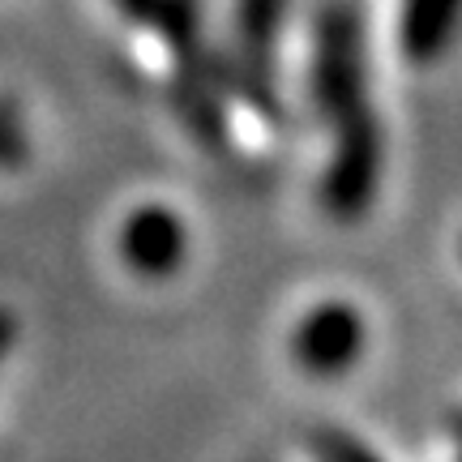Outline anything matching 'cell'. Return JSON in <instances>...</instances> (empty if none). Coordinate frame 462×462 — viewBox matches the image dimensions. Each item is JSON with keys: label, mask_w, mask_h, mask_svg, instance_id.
Returning <instances> with one entry per match:
<instances>
[{"label": "cell", "mask_w": 462, "mask_h": 462, "mask_svg": "<svg viewBox=\"0 0 462 462\" xmlns=\"http://www.w3.org/2000/svg\"><path fill=\"white\" fill-rule=\"evenodd\" d=\"M313 103L326 120H343L364 103V43L360 22L351 9L334 5L317 22V60H313Z\"/></svg>", "instance_id": "2"}, {"label": "cell", "mask_w": 462, "mask_h": 462, "mask_svg": "<svg viewBox=\"0 0 462 462\" xmlns=\"http://www.w3.org/2000/svg\"><path fill=\"white\" fill-rule=\"evenodd\" d=\"M17 137H14V129H9V125H0V159H14L17 154Z\"/></svg>", "instance_id": "11"}, {"label": "cell", "mask_w": 462, "mask_h": 462, "mask_svg": "<svg viewBox=\"0 0 462 462\" xmlns=\"http://www.w3.org/2000/svg\"><path fill=\"white\" fill-rule=\"evenodd\" d=\"M184 253H189V231H184L180 215H171L167 206H142V210H133L125 231H120V257L142 279H167V274H176Z\"/></svg>", "instance_id": "4"}, {"label": "cell", "mask_w": 462, "mask_h": 462, "mask_svg": "<svg viewBox=\"0 0 462 462\" xmlns=\"http://www.w3.org/2000/svg\"><path fill=\"white\" fill-rule=\"evenodd\" d=\"M317 454H321V462H377L360 441H351L346 432H321L317 437Z\"/></svg>", "instance_id": "9"}, {"label": "cell", "mask_w": 462, "mask_h": 462, "mask_svg": "<svg viewBox=\"0 0 462 462\" xmlns=\"http://www.w3.org/2000/svg\"><path fill=\"white\" fill-rule=\"evenodd\" d=\"M462 22V0H402V22H398V39H402V56L411 65H432L441 60L446 48L454 43Z\"/></svg>", "instance_id": "6"}, {"label": "cell", "mask_w": 462, "mask_h": 462, "mask_svg": "<svg viewBox=\"0 0 462 462\" xmlns=\"http://www.w3.org/2000/svg\"><path fill=\"white\" fill-rule=\"evenodd\" d=\"M458 462H462V458H458Z\"/></svg>", "instance_id": "13"}, {"label": "cell", "mask_w": 462, "mask_h": 462, "mask_svg": "<svg viewBox=\"0 0 462 462\" xmlns=\"http://www.w3.org/2000/svg\"><path fill=\"white\" fill-rule=\"evenodd\" d=\"M9 338H14V321L0 313V356H5V346H9Z\"/></svg>", "instance_id": "12"}, {"label": "cell", "mask_w": 462, "mask_h": 462, "mask_svg": "<svg viewBox=\"0 0 462 462\" xmlns=\"http://www.w3.org/2000/svg\"><path fill=\"white\" fill-rule=\"evenodd\" d=\"M150 22L159 26V34L167 39V48L176 56L198 51V31H201V9L198 0H159Z\"/></svg>", "instance_id": "8"}, {"label": "cell", "mask_w": 462, "mask_h": 462, "mask_svg": "<svg viewBox=\"0 0 462 462\" xmlns=\"http://www.w3.org/2000/svg\"><path fill=\"white\" fill-rule=\"evenodd\" d=\"M282 26V0H240L236 9V34H240V60L245 65H270L274 39Z\"/></svg>", "instance_id": "7"}, {"label": "cell", "mask_w": 462, "mask_h": 462, "mask_svg": "<svg viewBox=\"0 0 462 462\" xmlns=\"http://www.w3.org/2000/svg\"><path fill=\"white\" fill-rule=\"evenodd\" d=\"M338 125V142H334L330 167L321 176V201L334 218H360L368 201L377 193L381 180V120L368 107L346 112Z\"/></svg>", "instance_id": "1"}, {"label": "cell", "mask_w": 462, "mask_h": 462, "mask_svg": "<svg viewBox=\"0 0 462 462\" xmlns=\"http://www.w3.org/2000/svg\"><path fill=\"white\" fill-rule=\"evenodd\" d=\"M116 5H120L133 22H150V14H154V5H159V0H116Z\"/></svg>", "instance_id": "10"}, {"label": "cell", "mask_w": 462, "mask_h": 462, "mask_svg": "<svg viewBox=\"0 0 462 462\" xmlns=\"http://www.w3.org/2000/svg\"><path fill=\"white\" fill-rule=\"evenodd\" d=\"M364 351V317L343 304V300H326L296 326L291 338V356L304 373L313 377H343Z\"/></svg>", "instance_id": "3"}, {"label": "cell", "mask_w": 462, "mask_h": 462, "mask_svg": "<svg viewBox=\"0 0 462 462\" xmlns=\"http://www.w3.org/2000/svg\"><path fill=\"white\" fill-rule=\"evenodd\" d=\"M223 90H227V69L210 65L201 51L180 56V73H176V107H180L184 125L193 129L201 146H223L227 142V112H223Z\"/></svg>", "instance_id": "5"}]
</instances>
